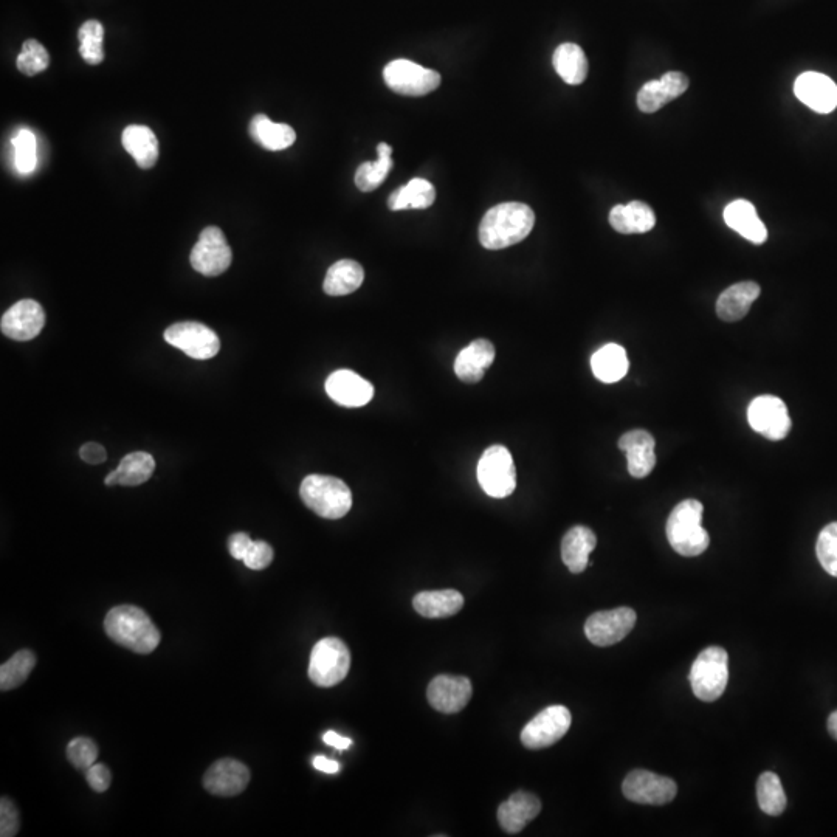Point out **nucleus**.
<instances>
[{
	"instance_id": "1",
	"label": "nucleus",
	"mask_w": 837,
	"mask_h": 837,
	"mask_svg": "<svg viewBox=\"0 0 837 837\" xmlns=\"http://www.w3.org/2000/svg\"><path fill=\"white\" fill-rule=\"evenodd\" d=\"M535 225L532 208L520 202L496 205L479 224V242L487 250H503L524 241Z\"/></svg>"
},
{
	"instance_id": "2",
	"label": "nucleus",
	"mask_w": 837,
	"mask_h": 837,
	"mask_svg": "<svg viewBox=\"0 0 837 837\" xmlns=\"http://www.w3.org/2000/svg\"><path fill=\"white\" fill-rule=\"evenodd\" d=\"M104 630L115 644L138 655H149L159 647L162 639L151 617L134 605L112 608L104 619Z\"/></svg>"
},
{
	"instance_id": "3",
	"label": "nucleus",
	"mask_w": 837,
	"mask_h": 837,
	"mask_svg": "<svg viewBox=\"0 0 837 837\" xmlns=\"http://www.w3.org/2000/svg\"><path fill=\"white\" fill-rule=\"evenodd\" d=\"M703 504L698 500L679 503L667 520V540L670 546L684 557H698L709 548L710 538L704 529Z\"/></svg>"
},
{
	"instance_id": "4",
	"label": "nucleus",
	"mask_w": 837,
	"mask_h": 837,
	"mask_svg": "<svg viewBox=\"0 0 837 837\" xmlns=\"http://www.w3.org/2000/svg\"><path fill=\"white\" fill-rule=\"evenodd\" d=\"M303 503L318 517L338 520L352 507L351 489L334 476L309 475L300 487Z\"/></svg>"
},
{
	"instance_id": "5",
	"label": "nucleus",
	"mask_w": 837,
	"mask_h": 837,
	"mask_svg": "<svg viewBox=\"0 0 837 837\" xmlns=\"http://www.w3.org/2000/svg\"><path fill=\"white\" fill-rule=\"evenodd\" d=\"M690 686L696 698L706 703L717 701L729 681V656L721 647L701 651L690 669Z\"/></svg>"
},
{
	"instance_id": "6",
	"label": "nucleus",
	"mask_w": 837,
	"mask_h": 837,
	"mask_svg": "<svg viewBox=\"0 0 837 837\" xmlns=\"http://www.w3.org/2000/svg\"><path fill=\"white\" fill-rule=\"evenodd\" d=\"M351 651L338 638H324L315 644L309 662V678L318 687H334L348 676Z\"/></svg>"
},
{
	"instance_id": "7",
	"label": "nucleus",
	"mask_w": 837,
	"mask_h": 837,
	"mask_svg": "<svg viewBox=\"0 0 837 837\" xmlns=\"http://www.w3.org/2000/svg\"><path fill=\"white\" fill-rule=\"evenodd\" d=\"M479 486L492 498H506L517 489V469L509 450L503 445L487 448L478 462Z\"/></svg>"
},
{
	"instance_id": "8",
	"label": "nucleus",
	"mask_w": 837,
	"mask_h": 837,
	"mask_svg": "<svg viewBox=\"0 0 837 837\" xmlns=\"http://www.w3.org/2000/svg\"><path fill=\"white\" fill-rule=\"evenodd\" d=\"M383 80L399 95L424 97L438 89L441 75L408 59H396L383 69Z\"/></svg>"
},
{
	"instance_id": "9",
	"label": "nucleus",
	"mask_w": 837,
	"mask_h": 837,
	"mask_svg": "<svg viewBox=\"0 0 837 837\" xmlns=\"http://www.w3.org/2000/svg\"><path fill=\"white\" fill-rule=\"evenodd\" d=\"M168 345L185 352L194 360H210L221 351V340L216 332L196 321H183L169 326L165 331Z\"/></svg>"
},
{
	"instance_id": "10",
	"label": "nucleus",
	"mask_w": 837,
	"mask_h": 837,
	"mask_svg": "<svg viewBox=\"0 0 837 837\" xmlns=\"http://www.w3.org/2000/svg\"><path fill=\"white\" fill-rule=\"evenodd\" d=\"M571 723V712L565 706L546 707L524 726L521 743L532 751L549 748L565 737Z\"/></svg>"
},
{
	"instance_id": "11",
	"label": "nucleus",
	"mask_w": 837,
	"mask_h": 837,
	"mask_svg": "<svg viewBox=\"0 0 837 837\" xmlns=\"http://www.w3.org/2000/svg\"><path fill=\"white\" fill-rule=\"evenodd\" d=\"M190 261L193 269L205 276H219L228 270L233 253L224 231L217 227L205 228L191 250Z\"/></svg>"
},
{
	"instance_id": "12",
	"label": "nucleus",
	"mask_w": 837,
	"mask_h": 837,
	"mask_svg": "<svg viewBox=\"0 0 837 837\" xmlns=\"http://www.w3.org/2000/svg\"><path fill=\"white\" fill-rule=\"evenodd\" d=\"M748 421L752 430L769 441H782L791 431V417L780 397L758 396L748 408Z\"/></svg>"
},
{
	"instance_id": "13",
	"label": "nucleus",
	"mask_w": 837,
	"mask_h": 837,
	"mask_svg": "<svg viewBox=\"0 0 837 837\" xmlns=\"http://www.w3.org/2000/svg\"><path fill=\"white\" fill-rule=\"evenodd\" d=\"M636 625V613L631 608L620 607L616 610L599 611L589 616L585 624V634L591 644L597 647H610L627 638Z\"/></svg>"
},
{
	"instance_id": "14",
	"label": "nucleus",
	"mask_w": 837,
	"mask_h": 837,
	"mask_svg": "<svg viewBox=\"0 0 837 837\" xmlns=\"http://www.w3.org/2000/svg\"><path fill=\"white\" fill-rule=\"evenodd\" d=\"M622 791L624 796L634 803L665 805L675 799L678 786L669 777H662L645 769H636L627 775Z\"/></svg>"
},
{
	"instance_id": "15",
	"label": "nucleus",
	"mask_w": 837,
	"mask_h": 837,
	"mask_svg": "<svg viewBox=\"0 0 837 837\" xmlns=\"http://www.w3.org/2000/svg\"><path fill=\"white\" fill-rule=\"evenodd\" d=\"M472 682L465 676L439 675L430 682L428 703L445 715L461 712L472 700Z\"/></svg>"
},
{
	"instance_id": "16",
	"label": "nucleus",
	"mask_w": 837,
	"mask_h": 837,
	"mask_svg": "<svg viewBox=\"0 0 837 837\" xmlns=\"http://www.w3.org/2000/svg\"><path fill=\"white\" fill-rule=\"evenodd\" d=\"M45 326V314L35 300H22L5 312L0 329L5 337L16 341H28L38 337Z\"/></svg>"
},
{
	"instance_id": "17",
	"label": "nucleus",
	"mask_w": 837,
	"mask_h": 837,
	"mask_svg": "<svg viewBox=\"0 0 837 837\" xmlns=\"http://www.w3.org/2000/svg\"><path fill=\"white\" fill-rule=\"evenodd\" d=\"M250 782V771L235 758H222L204 775V788L213 796L233 797L244 791Z\"/></svg>"
},
{
	"instance_id": "18",
	"label": "nucleus",
	"mask_w": 837,
	"mask_h": 837,
	"mask_svg": "<svg viewBox=\"0 0 837 837\" xmlns=\"http://www.w3.org/2000/svg\"><path fill=\"white\" fill-rule=\"evenodd\" d=\"M326 393L341 407L359 408L371 402L374 386L354 371L338 369L326 380Z\"/></svg>"
},
{
	"instance_id": "19",
	"label": "nucleus",
	"mask_w": 837,
	"mask_h": 837,
	"mask_svg": "<svg viewBox=\"0 0 837 837\" xmlns=\"http://www.w3.org/2000/svg\"><path fill=\"white\" fill-rule=\"evenodd\" d=\"M794 93L805 106L819 114H830L837 107L836 83L822 73H802L794 83Z\"/></svg>"
},
{
	"instance_id": "20",
	"label": "nucleus",
	"mask_w": 837,
	"mask_h": 837,
	"mask_svg": "<svg viewBox=\"0 0 837 837\" xmlns=\"http://www.w3.org/2000/svg\"><path fill=\"white\" fill-rule=\"evenodd\" d=\"M689 78L681 72H669L661 80L648 81L638 93V107L645 114L658 112L662 106L681 97L689 89Z\"/></svg>"
},
{
	"instance_id": "21",
	"label": "nucleus",
	"mask_w": 837,
	"mask_h": 837,
	"mask_svg": "<svg viewBox=\"0 0 837 837\" xmlns=\"http://www.w3.org/2000/svg\"><path fill=\"white\" fill-rule=\"evenodd\" d=\"M655 438L645 430H633L619 439V448L627 455L628 473L645 478L656 467Z\"/></svg>"
},
{
	"instance_id": "22",
	"label": "nucleus",
	"mask_w": 837,
	"mask_h": 837,
	"mask_svg": "<svg viewBox=\"0 0 837 837\" xmlns=\"http://www.w3.org/2000/svg\"><path fill=\"white\" fill-rule=\"evenodd\" d=\"M540 811L541 802L537 796L518 791L506 802L501 803L498 808V822L506 833L517 834L523 831L527 824H531Z\"/></svg>"
},
{
	"instance_id": "23",
	"label": "nucleus",
	"mask_w": 837,
	"mask_h": 837,
	"mask_svg": "<svg viewBox=\"0 0 837 837\" xmlns=\"http://www.w3.org/2000/svg\"><path fill=\"white\" fill-rule=\"evenodd\" d=\"M493 360H495V348L492 341L479 338L459 352L455 360V374L462 382H479L487 369L492 366Z\"/></svg>"
},
{
	"instance_id": "24",
	"label": "nucleus",
	"mask_w": 837,
	"mask_h": 837,
	"mask_svg": "<svg viewBox=\"0 0 837 837\" xmlns=\"http://www.w3.org/2000/svg\"><path fill=\"white\" fill-rule=\"evenodd\" d=\"M724 221L727 227L737 231L738 235L748 239L752 244L760 245L768 239V230L749 200L738 199L727 205L724 210Z\"/></svg>"
},
{
	"instance_id": "25",
	"label": "nucleus",
	"mask_w": 837,
	"mask_h": 837,
	"mask_svg": "<svg viewBox=\"0 0 837 837\" xmlns=\"http://www.w3.org/2000/svg\"><path fill=\"white\" fill-rule=\"evenodd\" d=\"M610 224L622 235H642L653 230L656 214L650 205L641 200H633L630 204L613 207L610 211Z\"/></svg>"
},
{
	"instance_id": "26",
	"label": "nucleus",
	"mask_w": 837,
	"mask_h": 837,
	"mask_svg": "<svg viewBox=\"0 0 837 837\" xmlns=\"http://www.w3.org/2000/svg\"><path fill=\"white\" fill-rule=\"evenodd\" d=\"M758 297L760 286L754 281H743L727 287L717 301L718 317L727 323L743 320Z\"/></svg>"
},
{
	"instance_id": "27",
	"label": "nucleus",
	"mask_w": 837,
	"mask_h": 837,
	"mask_svg": "<svg viewBox=\"0 0 837 837\" xmlns=\"http://www.w3.org/2000/svg\"><path fill=\"white\" fill-rule=\"evenodd\" d=\"M597 538L589 527L574 526L566 532L562 540V558L566 568L572 574L585 571L589 563V554L596 549Z\"/></svg>"
},
{
	"instance_id": "28",
	"label": "nucleus",
	"mask_w": 837,
	"mask_h": 837,
	"mask_svg": "<svg viewBox=\"0 0 837 837\" xmlns=\"http://www.w3.org/2000/svg\"><path fill=\"white\" fill-rule=\"evenodd\" d=\"M416 613L427 619H445L458 614L464 607V596L455 589L442 591H424L417 594L413 600Z\"/></svg>"
},
{
	"instance_id": "29",
	"label": "nucleus",
	"mask_w": 837,
	"mask_h": 837,
	"mask_svg": "<svg viewBox=\"0 0 837 837\" xmlns=\"http://www.w3.org/2000/svg\"><path fill=\"white\" fill-rule=\"evenodd\" d=\"M124 149L134 157L138 168L149 169L159 160V140L148 126L132 124L121 135Z\"/></svg>"
},
{
	"instance_id": "30",
	"label": "nucleus",
	"mask_w": 837,
	"mask_h": 837,
	"mask_svg": "<svg viewBox=\"0 0 837 837\" xmlns=\"http://www.w3.org/2000/svg\"><path fill=\"white\" fill-rule=\"evenodd\" d=\"M155 461L149 453L137 452L124 456L114 472L104 479L106 486H140L151 478Z\"/></svg>"
},
{
	"instance_id": "31",
	"label": "nucleus",
	"mask_w": 837,
	"mask_h": 837,
	"mask_svg": "<svg viewBox=\"0 0 837 837\" xmlns=\"http://www.w3.org/2000/svg\"><path fill=\"white\" fill-rule=\"evenodd\" d=\"M250 135L267 151H283L297 140V134L292 126L284 123H273L267 115H255L250 123Z\"/></svg>"
},
{
	"instance_id": "32",
	"label": "nucleus",
	"mask_w": 837,
	"mask_h": 837,
	"mask_svg": "<svg viewBox=\"0 0 837 837\" xmlns=\"http://www.w3.org/2000/svg\"><path fill=\"white\" fill-rule=\"evenodd\" d=\"M591 368L596 379L603 383H616L627 376L630 362L627 351L616 343H608L591 357Z\"/></svg>"
},
{
	"instance_id": "33",
	"label": "nucleus",
	"mask_w": 837,
	"mask_h": 837,
	"mask_svg": "<svg viewBox=\"0 0 837 837\" xmlns=\"http://www.w3.org/2000/svg\"><path fill=\"white\" fill-rule=\"evenodd\" d=\"M365 270L359 262L352 259H341L329 267L324 278L323 290L331 297H345L355 292L363 284Z\"/></svg>"
},
{
	"instance_id": "34",
	"label": "nucleus",
	"mask_w": 837,
	"mask_h": 837,
	"mask_svg": "<svg viewBox=\"0 0 837 837\" xmlns=\"http://www.w3.org/2000/svg\"><path fill=\"white\" fill-rule=\"evenodd\" d=\"M555 72L571 86H579L588 76V59L582 47L572 42L558 45L552 56Z\"/></svg>"
},
{
	"instance_id": "35",
	"label": "nucleus",
	"mask_w": 837,
	"mask_h": 837,
	"mask_svg": "<svg viewBox=\"0 0 837 837\" xmlns=\"http://www.w3.org/2000/svg\"><path fill=\"white\" fill-rule=\"evenodd\" d=\"M436 200V190L428 180L411 179L388 197V207L393 211L425 210Z\"/></svg>"
},
{
	"instance_id": "36",
	"label": "nucleus",
	"mask_w": 837,
	"mask_h": 837,
	"mask_svg": "<svg viewBox=\"0 0 837 837\" xmlns=\"http://www.w3.org/2000/svg\"><path fill=\"white\" fill-rule=\"evenodd\" d=\"M377 154H379V159L376 162L362 163L355 173V185L363 193L377 190L393 169V159H391L393 148L390 145L379 143Z\"/></svg>"
},
{
	"instance_id": "37",
	"label": "nucleus",
	"mask_w": 837,
	"mask_h": 837,
	"mask_svg": "<svg viewBox=\"0 0 837 837\" xmlns=\"http://www.w3.org/2000/svg\"><path fill=\"white\" fill-rule=\"evenodd\" d=\"M758 805L769 816H780L786 808V794L780 777L774 772H763L757 782Z\"/></svg>"
},
{
	"instance_id": "38",
	"label": "nucleus",
	"mask_w": 837,
	"mask_h": 837,
	"mask_svg": "<svg viewBox=\"0 0 837 837\" xmlns=\"http://www.w3.org/2000/svg\"><path fill=\"white\" fill-rule=\"evenodd\" d=\"M36 665V656L33 651L21 650L8 659L5 664L0 667V689L7 692V690L18 689L27 681L30 673L33 672Z\"/></svg>"
},
{
	"instance_id": "39",
	"label": "nucleus",
	"mask_w": 837,
	"mask_h": 837,
	"mask_svg": "<svg viewBox=\"0 0 837 837\" xmlns=\"http://www.w3.org/2000/svg\"><path fill=\"white\" fill-rule=\"evenodd\" d=\"M104 27L101 22L90 19L81 25L78 31L80 39V53L84 61L90 66H98L104 59L103 52Z\"/></svg>"
},
{
	"instance_id": "40",
	"label": "nucleus",
	"mask_w": 837,
	"mask_h": 837,
	"mask_svg": "<svg viewBox=\"0 0 837 837\" xmlns=\"http://www.w3.org/2000/svg\"><path fill=\"white\" fill-rule=\"evenodd\" d=\"M18 69L24 75L35 76L44 72L50 64L49 52L36 39H28L22 45V52L18 56Z\"/></svg>"
},
{
	"instance_id": "41",
	"label": "nucleus",
	"mask_w": 837,
	"mask_h": 837,
	"mask_svg": "<svg viewBox=\"0 0 837 837\" xmlns=\"http://www.w3.org/2000/svg\"><path fill=\"white\" fill-rule=\"evenodd\" d=\"M14 159H16V168L21 174H30L35 171L36 162V137L33 132L28 129H21L13 138Z\"/></svg>"
},
{
	"instance_id": "42",
	"label": "nucleus",
	"mask_w": 837,
	"mask_h": 837,
	"mask_svg": "<svg viewBox=\"0 0 837 837\" xmlns=\"http://www.w3.org/2000/svg\"><path fill=\"white\" fill-rule=\"evenodd\" d=\"M820 565L830 576L837 577V521L822 529L816 543Z\"/></svg>"
},
{
	"instance_id": "43",
	"label": "nucleus",
	"mask_w": 837,
	"mask_h": 837,
	"mask_svg": "<svg viewBox=\"0 0 837 837\" xmlns=\"http://www.w3.org/2000/svg\"><path fill=\"white\" fill-rule=\"evenodd\" d=\"M67 757L70 763L78 769H89L95 765L98 758L97 744L89 738H75L67 746Z\"/></svg>"
},
{
	"instance_id": "44",
	"label": "nucleus",
	"mask_w": 837,
	"mask_h": 837,
	"mask_svg": "<svg viewBox=\"0 0 837 837\" xmlns=\"http://www.w3.org/2000/svg\"><path fill=\"white\" fill-rule=\"evenodd\" d=\"M272 560L273 549L269 543H266V541H252V545L248 548L242 562L253 571H261V569H266L272 563Z\"/></svg>"
},
{
	"instance_id": "45",
	"label": "nucleus",
	"mask_w": 837,
	"mask_h": 837,
	"mask_svg": "<svg viewBox=\"0 0 837 837\" xmlns=\"http://www.w3.org/2000/svg\"><path fill=\"white\" fill-rule=\"evenodd\" d=\"M19 827H21V822H19L18 808L10 799L2 797L0 800V836H16L19 833Z\"/></svg>"
},
{
	"instance_id": "46",
	"label": "nucleus",
	"mask_w": 837,
	"mask_h": 837,
	"mask_svg": "<svg viewBox=\"0 0 837 837\" xmlns=\"http://www.w3.org/2000/svg\"><path fill=\"white\" fill-rule=\"evenodd\" d=\"M87 783L95 793H104L109 789L112 782V775L109 768L104 765H93L86 772Z\"/></svg>"
},
{
	"instance_id": "47",
	"label": "nucleus",
	"mask_w": 837,
	"mask_h": 837,
	"mask_svg": "<svg viewBox=\"0 0 837 837\" xmlns=\"http://www.w3.org/2000/svg\"><path fill=\"white\" fill-rule=\"evenodd\" d=\"M252 541V538L248 537V534H244V532L233 534L230 540H228V551H230V554L236 560H244L248 548L252 545Z\"/></svg>"
},
{
	"instance_id": "48",
	"label": "nucleus",
	"mask_w": 837,
	"mask_h": 837,
	"mask_svg": "<svg viewBox=\"0 0 837 837\" xmlns=\"http://www.w3.org/2000/svg\"><path fill=\"white\" fill-rule=\"evenodd\" d=\"M80 456L87 464H101V462L107 459L106 448L103 445L97 444V442H87V444L81 447Z\"/></svg>"
},
{
	"instance_id": "49",
	"label": "nucleus",
	"mask_w": 837,
	"mask_h": 837,
	"mask_svg": "<svg viewBox=\"0 0 837 837\" xmlns=\"http://www.w3.org/2000/svg\"><path fill=\"white\" fill-rule=\"evenodd\" d=\"M323 741L332 748L338 749V751H345V749L351 748L352 740L348 737H343V735H338L337 732L329 731L323 735Z\"/></svg>"
},
{
	"instance_id": "50",
	"label": "nucleus",
	"mask_w": 837,
	"mask_h": 837,
	"mask_svg": "<svg viewBox=\"0 0 837 837\" xmlns=\"http://www.w3.org/2000/svg\"><path fill=\"white\" fill-rule=\"evenodd\" d=\"M314 766L318 771L326 772V774H337L340 771V763L335 760H329L324 755H317L314 758Z\"/></svg>"
},
{
	"instance_id": "51",
	"label": "nucleus",
	"mask_w": 837,
	"mask_h": 837,
	"mask_svg": "<svg viewBox=\"0 0 837 837\" xmlns=\"http://www.w3.org/2000/svg\"><path fill=\"white\" fill-rule=\"evenodd\" d=\"M828 732L834 740H837V710H834L828 718Z\"/></svg>"
}]
</instances>
